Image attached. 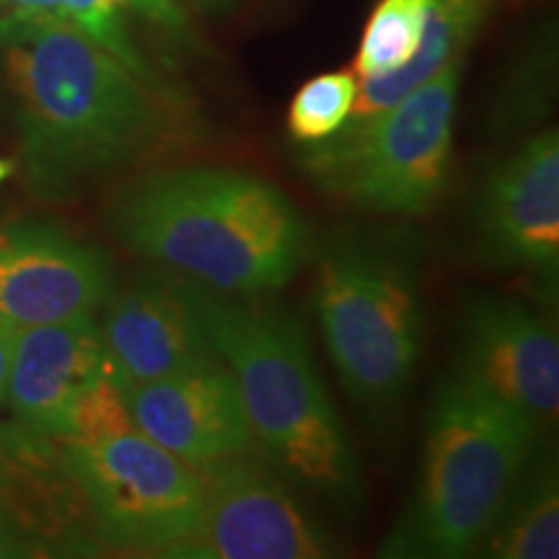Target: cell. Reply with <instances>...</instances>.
<instances>
[{
	"label": "cell",
	"mask_w": 559,
	"mask_h": 559,
	"mask_svg": "<svg viewBox=\"0 0 559 559\" xmlns=\"http://www.w3.org/2000/svg\"><path fill=\"white\" fill-rule=\"evenodd\" d=\"M0 50L19 102L24 179L39 202H70L177 148L169 94L60 13H5Z\"/></svg>",
	"instance_id": "obj_1"
},
{
	"label": "cell",
	"mask_w": 559,
	"mask_h": 559,
	"mask_svg": "<svg viewBox=\"0 0 559 559\" xmlns=\"http://www.w3.org/2000/svg\"><path fill=\"white\" fill-rule=\"evenodd\" d=\"M124 251L236 296L275 290L311 257V228L275 185L230 169L140 174L107 207Z\"/></svg>",
	"instance_id": "obj_2"
},
{
	"label": "cell",
	"mask_w": 559,
	"mask_h": 559,
	"mask_svg": "<svg viewBox=\"0 0 559 559\" xmlns=\"http://www.w3.org/2000/svg\"><path fill=\"white\" fill-rule=\"evenodd\" d=\"M198 304L210 345L239 383L262 456L296 492L340 519H358L366 508L360 461L321 383L304 326L275 306L202 283Z\"/></svg>",
	"instance_id": "obj_3"
},
{
	"label": "cell",
	"mask_w": 559,
	"mask_h": 559,
	"mask_svg": "<svg viewBox=\"0 0 559 559\" xmlns=\"http://www.w3.org/2000/svg\"><path fill=\"white\" fill-rule=\"evenodd\" d=\"M539 430L466 376L432 396L419 479L409 506L381 542L386 559L474 555L506 506Z\"/></svg>",
	"instance_id": "obj_4"
},
{
	"label": "cell",
	"mask_w": 559,
	"mask_h": 559,
	"mask_svg": "<svg viewBox=\"0 0 559 559\" xmlns=\"http://www.w3.org/2000/svg\"><path fill=\"white\" fill-rule=\"evenodd\" d=\"M313 306L342 386L383 415L402 400L423 353V280L415 236L347 228L321 247Z\"/></svg>",
	"instance_id": "obj_5"
},
{
	"label": "cell",
	"mask_w": 559,
	"mask_h": 559,
	"mask_svg": "<svg viewBox=\"0 0 559 559\" xmlns=\"http://www.w3.org/2000/svg\"><path fill=\"white\" fill-rule=\"evenodd\" d=\"M464 58L440 68L389 109L300 151L321 190L381 215H425L451 169L453 115Z\"/></svg>",
	"instance_id": "obj_6"
},
{
	"label": "cell",
	"mask_w": 559,
	"mask_h": 559,
	"mask_svg": "<svg viewBox=\"0 0 559 559\" xmlns=\"http://www.w3.org/2000/svg\"><path fill=\"white\" fill-rule=\"evenodd\" d=\"M104 547L174 557L198 536L205 487L187 464L135 428L94 440H62Z\"/></svg>",
	"instance_id": "obj_7"
},
{
	"label": "cell",
	"mask_w": 559,
	"mask_h": 559,
	"mask_svg": "<svg viewBox=\"0 0 559 559\" xmlns=\"http://www.w3.org/2000/svg\"><path fill=\"white\" fill-rule=\"evenodd\" d=\"M205 510L198 536L174 551L179 559H321L337 544L306 513L296 489L247 449L198 466Z\"/></svg>",
	"instance_id": "obj_8"
},
{
	"label": "cell",
	"mask_w": 559,
	"mask_h": 559,
	"mask_svg": "<svg viewBox=\"0 0 559 559\" xmlns=\"http://www.w3.org/2000/svg\"><path fill=\"white\" fill-rule=\"evenodd\" d=\"M99 528L60 438L0 423V559L102 557Z\"/></svg>",
	"instance_id": "obj_9"
},
{
	"label": "cell",
	"mask_w": 559,
	"mask_h": 559,
	"mask_svg": "<svg viewBox=\"0 0 559 559\" xmlns=\"http://www.w3.org/2000/svg\"><path fill=\"white\" fill-rule=\"evenodd\" d=\"M198 288V280L164 264L111 288L99 330L117 381L164 379L218 355L202 326Z\"/></svg>",
	"instance_id": "obj_10"
},
{
	"label": "cell",
	"mask_w": 559,
	"mask_h": 559,
	"mask_svg": "<svg viewBox=\"0 0 559 559\" xmlns=\"http://www.w3.org/2000/svg\"><path fill=\"white\" fill-rule=\"evenodd\" d=\"M536 430L555 425L559 409V342L521 300L474 298L459 321V370Z\"/></svg>",
	"instance_id": "obj_11"
},
{
	"label": "cell",
	"mask_w": 559,
	"mask_h": 559,
	"mask_svg": "<svg viewBox=\"0 0 559 559\" xmlns=\"http://www.w3.org/2000/svg\"><path fill=\"white\" fill-rule=\"evenodd\" d=\"M115 288L99 247L60 226L19 221L0 226V319L39 326L94 313Z\"/></svg>",
	"instance_id": "obj_12"
},
{
	"label": "cell",
	"mask_w": 559,
	"mask_h": 559,
	"mask_svg": "<svg viewBox=\"0 0 559 559\" xmlns=\"http://www.w3.org/2000/svg\"><path fill=\"white\" fill-rule=\"evenodd\" d=\"M477 241L489 264L555 283L559 267V138L544 130L489 174L477 202Z\"/></svg>",
	"instance_id": "obj_13"
},
{
	"label": "cell",
	"mask_w": 559,
	"mask_h": 559,
	"mask_svg": "<svg viewBox=\"0 0 559 559\" xmlns=\"http://www.w3.org/2000/svg\"><path fill=\"white\" fill-rule=\"evenodd\" d=\"M138 432L192 466L254 449L239 383L218 355L143 383H122Z\"/></svg>",
	"instance_id": "obj_14"
},
{
	"label": "cell",
	"mask_w": 559,
	"mask_h": 559,
	"mask_svg": "<svg viewBox=\"0 0 559 559\" xmlns=\"http://www.w3.org/2000/svg\"><path fill=\"white\" fill-rule=\"evenodd\" d=\"M111 370L99 321L83 313L16 334L5 400L13 419L41 436L66 440L75 402Z\"/></svg>",
	"instance_id": "obj_15"
},
{
	"label": "cell",
	"mask_w": 559,
	"mask_h": 559,
	"mask_svg": "<svg viewBox=\"0 0 559 559\" xmlns=\"http://www.w3.org/2000/svg\"><path fill=\"white\" fill-rule=\"evenodd\" d=\"M489 3L492 0H430L423 41L415 58L389 75L362 79L345 124H358L389 109L419 83L432 79L440 68L464 58L466 47L472 45L474 34L487 16Z\"/></svg>",
	"instance_id": "obj_16"
},
{
	"label": "cell",
	"mask_w": 559,
	"mask_h": 559,
	"mask_svg": "<svg viewBox=\"0 0 559 559\" xmlns=\"http://www.w3.org/2000/svg\"><path fill=\"white\" fill-rule=\"evenodd\" d=\"M555 459H531L510 489L506 506L481 542L487 557L557 559L559 489Z\"/></svg>",
	"instance_id": "obj_17"
},
{
	"label": "cell",
	"mask_w": 559,
	"mask_h": 559,
	"mask_svg": "<svg viewBox=\"0 0 559 559\" xmlns=\"http://www.w3.org/2000/svg\"><path fill=\"white\" fill-rule=\"evenodd\" d=\"M430 0H381L370 13L355 58L360 79H379L415 58L423 41Z\"/></svg>",
	"instance_id": "obj_18"
},
{
	"label": "cell",
	"mask_w": 559,
	"mask_h": 559,
	"mask_svg": "<svg viewBox=\"0 0 559 559\" xmlns=\"http://www.w3.org/2000/svg\"><path fill=\"white\" fill-rule=\"evenodd\" d=\"M358 81L353 73L334 70L306 81L293 96L288 109L290 138L298 143H319L334 135L353 111Z\"/></svg>",
	"instance_id": "obj_19"
},
{
	"label": "cell",
	"mask_w": 559,
	"mask_h": 559,
	"mask_svg": "<svg viewBox=\"0 0 559 559\" xmlns=\"http://www.w3.org/2000/svg\"><path fill=\"white\" fill-rule=\"evenodd\" d=\"M135 428L124 404L120 381L115 368L107 370L102 379H96L83 391L70 415V432L66 440H94Z\"/></svg>",
	"instance_id": "obj_20"
},
{
	"label": "cell",
	"mask_w": 559,
	"mask_h": 559,
	"mask_svg": "<svg viewBox=\"0 0 559 559\" xmlns=\"http://www.w3.org/2000/svg\"><path fill=\"white\" fill-rule=\"evenodd\" d=\"M16 334H19V326L9 324L5 319H0V404H3V400H5V386H9Z\"/></svg>",
	"instance_id": "obj_21"
},
{
	"label": "cell",
	"mask_w": 559,
	"mask_h": 559,
	"mask_svg": "<svg viewBox=\"0 0 559 559\" xmlns=\"http://www.w3.org/2000/svg\"><path fill=\"white\" fill-rule=\"evenodd\" d=\"M11 11L26 13H60L66 0H3Z\"/></svg>",
	"instance_id": "obj_22"
},
{
	"label": "cell",
	"mask_w": 559,
	"mask_h": 559,
	"mask_svg": "<svg viewBox=\"0 0 559 559\" xmlns=\"http://www.w3.org/2000/svg\"><path fill=\"white\" fill-rule=\"evenodd\" d=\"M187 5H192L194 11L210 13V16H221V13L234 11L239 5V0H185Z\"/></svg>",
	"instance_id": "obj_23"
},
{
	"label": "cell",
	"mask_w": 559,
	"mask_h": 559,
	"mask_svg": "<svg viewBox=\"0 0 559 559\" xmlns=\"http://www.w3.org/2000/svg\"><path fill=\"white\" fill-rule=\"evenodd\" d=\"M13 171V160L9 158H0V181H3L9 174Z\"/></svg>",
	"instance_id": "obj_24"
}]
</instances>
